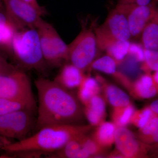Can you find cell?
<instances>
[{"mask_svg":"<svg viewBox=\"0 0 158 158\" xmlns=\"http://www.w3.org/2000/svg\"><path fill=\"white\" fill-rule=\"evenodd\" d=\"M38 95L37 131L46 126L70 125L81 116L76 99L54 81L39 78L35 80Z\"/></svg>","mask_w":158,"mask_h":158,"instance_id":"1","label":"cell"},{"mask_svg":"<svg viewBox=\"0 0 158 158\" xmlns=\"http://www.w3.org/2000/svg\"><path fill=\"white\" fill-rule=\"evenodd\" d=\"M86 128L72 125H55L40 129L33 135L10 143L2 149L10 153L24 151H38L48 154L62 149L74 138L82 135Z\"/></svg>","mask_w":158,"mask_h":158,"instance_id":"2","label":"cell"},{"mask_svg":"<svg viewBox=\"0 0 158 158\" xmlns=\"http://www.w3.org/2000/svg\"><path fill=\"white\" fill-rule=\"evenodd\" d=\"M11 52L19 64L27 69L42 70L45 64L37 29L18 30Z\"/></svg>","mask_w":158,"mask_h":158,"instance_id":"3","label":"cell"},{"mask_svg":"<svg viewBox=\"0 0 158 158\" xmlns=\"http://www.w3.org/2000/svg\"><path fill=\"white\" fill-rule=\"evenodd\" d=\"M36 29L45 63L56 67L61 65L64 60H68V45L53 26L42 19Z\"/></svg>","mask_w":158,"mask_h":158,"instance_id":"4","label":"cell"},{"mask_svg":"<svg viewBox=\"0 0 158 158\" xmlns=\"http://www.w3.org/2000/svg\"><path fill=\"white\" fill-rule=\"evenodd\" d=\"M98 48L106 50L117 40H129L131 37L125 16L115 8L104 23L94 31Z\"/></svg>","mask_w":158,"mask_h":158,"instance_id":"5","label":"cell"},{"mask_svg":"<svg viewBox=\"0 0 158 158\" xmlns=\"http://www.w3.org/2000/svg\"><path fill=\"white\" fill-rule=\"evenodd\" d=\"M97 48L95 33L91 28H84L68 45L67 60L81 70H84L93 62Z\"/></svg>","mask_w":158,"mask_h":158,"instance_id":"6","label":"cell"},{"mask_svg":"<svg viewBox=\"0 0 158 158\" xmlns=\"http://www.w3.org/2000/svg\"><path fill=\"white\" fill-rule=\"evenodd\" d=\"M0 98L14 99L36 104L29 77L22 70L0 73Z\"/></svg>","mask_w":158,"mask_h":158,"instance_id":"7","label":"cell"},{"mask_svg":"<svg viewBox=\"0 0 158 158\" xmlns=\"http://www.w3.org/2000/svg\"><path fill=\"white\" fill-rule=\"evenodd\" d=\"M35 110L26 109L0 116V136L19 140L27 138L35 127Z\"/></svg>","mask_w":158,"mask_h":158,"instance_id":"8","label":"cell"},{"mask_svg":"<svg viewBox=\"0 0 158 158\" xmlns=\"http://www.w3.org/2000/svg\"><path fill=\"white\" fill-rule=\"evenodd\" d=\"M6 14L19 30L36 28L44 12L24 0H3Z\"/></svg>","mask_w":158,"mask_h":158,"instance_id":"9","label":"cell"},{"mask_svg":"<svg viewBox=\"0 0 158 158\" xmlns=\"http://www.w3.org/2000/svg\"><path fill=\"white\" fill-rule=\"evenodd\" d=\"M116 9L125 16L131 37H135L141 35L144 28L152 20L157 9L151 4L147 6L117 4Z\"/></svg>","mask_w":158,"mask_h":158,"instance_id":"10","label":"cell"},{"mask_svg":"<svg viewBox=\"0 0 158 158\" xmlns=\"http://www.w3.org/2000/svg\"><path fill=\"white\" fill-rule=\"evenodd\" d=\"M114 141L119 152L127 157L136 156L139 151V145L134 134L124 127L115 130Z\"/></svg>","mask_w":158,"mask_h":158,"instance_id":"11","label":"cell"},{"mask_svg":"<svg viewBox=\"0 0 158 158\" xmlns=\"http://www.w3.org/2000/svg\"><path fill=\"white\" fill-rule=\"evenodd\" d=\"M84 78L82 70L71 63L62 67L54 81L65 89H72L80 86Z\"/></svg>","mask_w":158,"mask_h":158,"instance_id":"12","label":"cell"},{"mask_svg":"<svg viewBox=\"0 0 158 158\" xmlns=\"http://www.w3.org/2000/svg\"><path fill=\"white\" fill-rule=\"evenodd\" d=\"M18 30L6 13L0 12V48L11 52L12 41Z\"/></svg>","mask_w":158,"mask_h":158,"instance_id":"13","label":"cell"},{"mask_svg":"<svg viewBox=\"0 0 158 158\" xmlns=\"http://www.w3.org/2000/svg\"><path fill=\"white\" fill-rule=\"evenodd\" d=\"M141 44L144 49L158 51V25L152 20L141 34Z\"/></svg>","mask_w":158,"mask_h":158,"instance_id":"14","label":"cell"},{"mask_svg":"<svg viewBox=\"0 0 158 158\" xmlns=\"http://www.w3.org/2000/svg\"><path fill=\"white\" fill-rule=\"evenodd\" d=\"M135 88L138 95L143 98L153 97L158 92L157 88L154 82L152 76L148 74L141 76L137 80Z\"/></svg>","mask_w":158,"mask_h":158,"instance_id":"15","label":"cell"},{"mask_svg":"<svg viewBox=\"0 0 158 158\" xmlns=\"http://www.w3.org/2000/svg\"><path fill=\"white\" fill-rule=\"evenodd\" d=\"M36 104L14 99L0 98V116L18 110H35Z\"/></svg>","mask_w":158,"mask_h":158,"instance_id":"16","label":"cell"},{"mask_svg":"<svg viewBox=\"0 0 158 158\" xmlns=\"http://www.w3.org/2000/svg\"><path fill=\"white\" fill-rule=\"evenodd\" d=\"M90 104L87 110V118L91 124L96 125L101 120L104 114L105 104L99 97L94 96L89 101Z\"/></svg>","mask_w":158,"mask_h":158,"instance_id":"17","label":"cell"},{"mask_svg":"<svg viewBox=\"0 0 158 158\" xmlns=\"http://www.w3.org/2000/svg\"><path fill=\"white\" fill-rule=\"evenodd\" d=\"M141 130V138L144 143H158V115L156 113Z\"/></svg>","mask_w":158,"mask_h":158,"instance_id":"18","label":"cell"},{"mask_svg":"<svg viewBox=\"0 0 158 158\" xmlns=\"http://www.w3.org/2000/svg\"><path fill=\"white\" fill-rule=\"evenodd\" d=\"M81 135L69 141L62 149L49 153L48 158H76L77 155L82 148L81 143Z\"/></svg>","mask_w":158,"mask_h":158,"instance_id":"19","label":"cell"},{"mask_svg":"<svg viewBox=\"0 0 158 158\" xmlns=\"http://www.w3.org/2000/svg\"><path fill=\"white\" fill-rule=\"evenodd\" d=\"M130 43L129 40H117L108 47L106 51L108 56L116 62H121L128 55Z\"/></svg>","mask_w":158,"mask_h":158,"instance_id":"20","label":"cell"},{"mask_svg":"<svg viewBox=\"0 0 158 158\" xmlns=\"http://www.w3.org/2000/svg\"><path fill=\"white\" fill-rule=\"evenodd\" d=\"M108 99L111 105L116 107L127 106L130 102L129 97L123 90L116 86H109L108 88Z\"/></svg>","mask_w":158,"mask_h":158,"instance_id":"21","label":"cell"},{"mask_svg":"<svg viewBox=\"0 0 158 158\" xmlns=\"http://www.w3.org/2000/svg\"><path fill=\"white\" fill-rule=\"evenodd\" d=\"M80 88V98L84 102H89L98 91V85L95 79L90 77H84Z\"/></svg>","mask_w":158,"mask_h":158,"instance_id":"22","label":"cell"},{"mask_svg":"<svg viewBox=\"0 0 158 158\" xmlns=\"http://www.w3.org/2000/svg\"><path fill=\"white\" fill-rule=\"evenodd\" d=\"M90 65L93 69L106 73L113 74L116 72V61L108 55L93 61Z\"/></svg>","mask_w":158,"mask_h":158,"instance_id":"23","label":"cell"},{"mask_svg":"<svg viewBox=\"0 0 158 158\" xmlns=\"http://www.w3.org/2000/svg\"><path fill=\"white\" fill-rule=\"evenodd\" d=\"M115 127L112 123H105L101 126L98 132V138L104 144H110L114 141Z\"/></svg>","mask_w":158,"mask_h":158,"instance_id":"24","label":"cell"},{"mask_svg":"<svg viewBox=\"0 0 158 158\" xmlns=\"http://www.w3.org/2000/svg\"><path fill=\"white\" fill-rule=\"evenodd\" d=\"M144 68L151 70H158V51L144 49Z\"/></svg>","mask_w":158,"mask_h":158,"instance_id":"25","label":"cell"},{"mask_svg":"<svg viewBox=\"0 0 158 158\" xmlns=\"http://www.w3.org/2000/svg\"><path fill=\"white\" fill-rule=\"evenodd\" d=\"M128 54L136 62H144V49L142 45L135 43H131Z\"/></svg>","mask_w":158,"mask_h":158,"instance_id":"26","label":"cell"},{"mask_svg":"<svg viewBox=\"0 0 158 158\" xmlns=\"http://www.w3.org/2000/svg\"><path fill=\"white\" fill-rule=\"evenodd\" d=\"M156 113L153 112L150 108H145L139 114L137 123L138 127L140 129L144 127L148 122L149 121L150 119Z\"/></svg>","mask_w":158,"mask_h":158,"instance_id":"27","label":"cell"},{"mask_svg":"<svg viewBox=\"0 0 158 158\" xmlns=\"http://www.w3.org/2000/svg\"><path fill=\"white\" fill-rule=\"evenodd\" d=\"M81 143L82 148L86 151L90 156L94 154L96 152L97 147L95 143L92 140L90 139H81Z\"/></svg>","mask_w":158,"mask_h":158,"instance_id":"28","label":"cell"},{"mask_svg":"<svg viewBox=\"0 0 158 158\" xmlns=\"http://www.w3.org/2000/svg\"><path fill=\"white\" fill-rule=\"evenodd\" d=\"M134 110L131 106H128L125 109L122 115L120 116L118 120L119 124L120 125H125L129 121L130 118L134 113Z\"/></svg>","mask_w":158,"mask_h":158,"instance_id":"29","label":"cell"},{"mask_svg":"<svg viewBox=\"0 0 158 158\" xmlns=\"http://www.w3.org/2000/svg\"><path fill=\"white\" fill-rule=\"evenodd\" d=\"M152 0H118L117 4H134L140 6H147L151 4Z\"/></svg>","mask_w":158,"mask_h":158,"instance_id":"30","label":"cell"},{"mask_svg":"<svg viewBox=\"0 0 158 158\" xmlns=\"http://www.w3.org/2000/svg\"><path fill=\"white\" fill-rule=\"evenodd\" d=\"M15 69L9 65L6 60L0 56V73L9 72Z\"/></svg>","mask_w":158,"mask_h":158,"instance_id":"31","label":"cell"},{"mask_svg":"<svg viewBox=\"0 0 158 158\" xmlns=\"http://www.w3.org/2000/svg\"><path fill=\"white\" fill-rule=\"evenodd\" d=\"M150 108L153 112L158 115V99L152 102L150 106Z\"/></svg>","mask_w":158,"mask_h":158,"instance_id":"32","label":"cell"},{"mask_svg":"<svg viewBox=\"0 0 158 158\" xmlns=\"http://www.w3.org/2000/svg\"><path fill=\"white\" fill-rule=\"evenodd\" d=\"M11 142H9L7 138H3L0 136V149L2 148L4 146L9 144Z\"/></svg>","mask_w":158,"mask_h":158,"instance_id":"33","label":"cell"},{"mask_svg":"<svg viewBox=\"0 0 158 158\" xmlns=\"http://www.w3.org/2000/svg\"><path fill=\"white\" fill-rule=\"evenodd\" d=\"M152 77L154 82L158 90V70L156 71Z\"/></svg>","mask_w":158,"mask_h":158,"instance_id":"34","label":"cell"},{"mask_svg":"<svg viewBox=\"0 0 158 158\" xmlns=\"http://www.w3.org/2000/svg\"><path fill=\"white\" fill-rule=\"evenodd\" d=\"M154 147L152 149H153V154L156 156L158 157V143L153 144Z\"/></svg>","mask_w":158,"mask_h":158,"instance_id":"35","label":"cell"},{"mask_svg":"<svg viewBox=\"0 0 158 158\" xmlns=\"http://www.w3.org/2000/svg\"><path fill=\"white\" fill-rule=\"evenodd\" d=\"M152 21L156 23L158 25V9H157L154 16L153 18L152 19Z\"/></svg>","mask_w":158,"mask_h":158,"instance_id":"36","label":"cell"},{"mask_svg":"<svg viewBox=\"0 0 158 158\" xmlns=\"http://www.w3.org/2000/svg\"><path fill=\"white\" fill-rule=\"evenodd\" d=\"M1 2H0V7H1Z\"/></svg>","mask_w":158,"mask_h":158,"instance_id":"37","label":"cell"},{"mask_svg":"<svg viewBox=\"0 0 158 158\" xmlns=\"http://www.w3.org/2000/svg\"><path fill=\"white\" fill-rule=\"evenodd\" d=\"M156 1L157 2H158V0H156Z\"/></svg>","mask_w":158,"mask_h":158,"instance_id":"38","label":"cell"}]
</instances>
